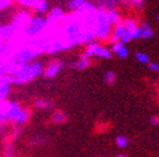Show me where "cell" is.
<instances>
[{"label":"cell","mask_w":159,"mask_h":157,"mask_svg":"<svg viewBox=\"0 0 159 157\" xmlns=\"http://www.w3.org/2000/svg\"><path fill=\"white\" fill-rule=\"evenodd\" d=\"M135 58L137 59V62H139L140 64H149L150 63V58L149 56L144 53V52H137L135 54Z\"/></svg>","instance_id":"8fae6325"},{"label":"cell","mask_w":159,"mask_h":157,"mask_svg":"<svg viewBox=\"0 0 159 157\" xmlns=\"http://www.w3.org/2000/svg\"><path fill=\"white\" fill-rule=\"evenodd\" d=\"M128 54H129V51H128V49L126 47V45H124V46L120 49V51L117 53V56L119 57L120 59H125L127 56H128Z\"/></svg>","instance_id":"2e32d148"},{"label":"cell","mask_w":159,"mask_h":157,"mask_svg":"<svg viewBox=\"0 0 159 157\" xmlns=\"http://www.w3.org/2000/svg\"><path fill=\"white\" fill-rule=\"evenodd\" d=\"M130 36H132V40H138L142 37V30H140V27H137L135 30L130 31Z\"/></svg>","instance_id":"9a60e30c"},{"label":"cell","mask_w":159,"mask_h":157,"mask_svg":"<svg viewBox=\"0 0 159 157\" xmlns=\"http://www.w3.org/2000/svg\"><path fill=\"white\" fill-rule=\"evenodd\" d=\"M95 18V40L99 43L107 42L108 37L112 34L113 25L107 19L106 12L103 10H97Z\"/></svg>","instance_id":"3957f363"},{"label":"cell","mask_w":159,"mask_h":157,"mask_svg":"<svg viewBox=\"0 0 159 157\" xmlns=\"http://www.w3.org/2000/svg\"><path fill=\"white\" fill-rule=\"evenodd\" d=\"M123 23H124L127 31H133V30H135L137 27H139L137 20L133 19V18H127V19H125L124 21H123Z\"/></svg>","instance_id":"30bf717a"},{"label":"cell","mask_w":159,"mask_h":157,"mask_svg":"<svg viewBox=\"0 0 159 157\" xmlns=\"http://www.w3.org/2000/svg\"><path fill=\"white\" fill-rule=\"evenodd\" d=\"M115 143H116V145L119 148H125L128 145V138L126 136H124V135H119L116 138Z\"/></svg>","instance_id":"4fadbf2b"},{"label":"cell","mask_w":159,"mask_h":157,"mask_svg":"<svg viewBox=\"0 0 159 157\" xmlns=\"http://www.w3.org/2000/svg\"><path fill=\"white\" fill-rule=\"evenodd\" d=\"M106 15H107V19H108V21L111 22V24L112 25L118 24V23L123 22L122 18H120V15H119V12L116 9H113V10L107 11Z\"/></svg>","instance_id":"52a82bcc"},{"label":"cell","mask_w":159,"mask_h":157,"mask_svg":"<svg viewBox=\"0 0 159 157\" xmlns=\"http://www.w3.org/2000/svg\"><path fill=\"white\" fill-rule=\"evenodd\" d=\"M67 120V117L63 111L61 110H55L54 112L52 113L51 116V121L55 124H62V123H65Z\"/></svg>","instance_id":"ba28073f"},{"label":"cell","mask_w":159,"mask_h":157,"mask_svg":"<svg viewBox=\"0 0 159 157\" xmlns=\"http://www.w3.org/2000/svg\"><path fill=\"white\" fill-rule=\"evenodd\" d=\"M120 3L135 10H142L145 7V0H120Z\"/></svg>","instance_id":"5b68a950"},{"label":"cell","mask_w":159,"mask_h":157,"mask_svg":"<svg viewBox=\"0 0 159 157\" xmlns=\"http://www.w3.org/2000/svg\"><path fill=\"white\" fill-rule=\"evenodd\" d=\"M139 27H140V30H142V39L148 40V39H152V37L155 35L154 29L150 27V24H149L148 22L142 23Z\"/></svg>","instance_id":"8992f818"},{"label":"cell","mask_w":159,"mask_h":157,"mask_svg":"<svg viewBox=\"0 0 159 157\" xmlns=\"http://www.w3.org/2000/svg\"><path fill=\"white\" fill-rule=\"evenodd\" d=\"M118 3H120V0H96L94 5L96 6L97 10H103L107 12L109 10L116 9Z\"/></svg>","instance_id":"277c9868"},{"label":"cell","mask_w":159,"mask_h":157,"mask_svg":"<svg viewBox=\"0 0 159 157\" xmlns=\"http://www.w3.org/2000/svg\"><path fill=\"white\" fill-rule=\"evenodd\" d=\"M125 32H126V28H125L124 23L122 22V23H118V24L113 25L112 34H111V35L115 36L119 41V40H120V37L125 34Z\"/></svg>","instance_id":"9c48e42d"},{"label":"cell","mask_w":159,"mask_h":157,"mask_svg":"<svg viewBox=\"0 0 159 157\" xmlns=\"http://www.w3.org/2000/svg\"><path fill=\"white\" fill-rule=\"evenodd\" d=\"M119 41L122 42V43L124 45H126L127 43H129V42L132 41V36H130V31H127V30H126L125 34L123 35L122 37H120V40H119Z\"/></svg>","instance_id":"e0dca14e"},{"label":"cell","mask_w":159,"mask_h":157,"mask_svg":"<svg viewBox=\"0 0 159 157\" xmlns=\"http://www.w3.org/2000/svg\"><path fill=\"white\" fill-rule=\"evenodd\" d=\"M148 67L150 70L156 71L157 74H159V64L158 63H155V62H150L148 64Z\"/></svg>","instance_id":"ac0fdd59"},{"label":"cell","mask_w":159,"mask_h":157,"mask_svg":"<svg viewBox=\"0 0 159 157\" xmlns=\"http://www.w3.org/2000/svg\"><path fill=\"white\" fill-rule=\"evenodd\" d=\"M25 2L22 0H9L0 7V30L8 29L15 25L21 15L25 13Z\"/></svg>","instance_id":"7a4b0ae2"},{"label":"cell","mask_w":159,"mask_h":157,"mask_svg":"<svg viewBox=\"0 0 159 157\" xmlns=\"http://www.w3.org/2000/svg\"><path fill=\"white\" fill-rule=\"evenodd\" d=\"M25 65L30 68H38L44 76H53L64 66L57 52H42L30 57Z\"/></svg>","instance_id":"6da1fadb"},{"label":"cell","mask_w":159,"mask_h":157,"mask_svg":"<svg viewBox=\"0 0 159 157\" xmlns=\"http://www.w3.org/2000/svg\"><path fill=\"white\" fill-rule=\"evenodd\" d=\"M150 123L152 125H159V117L158 116H152L150 118Z\"/></svg>","instance_id":"d6986e66"},{"label":"cell","mask_w":159,"mask_h":157,"mask_svg":"<svg viewBox=\"0 0 159 157\" xmlns=\"http://www.w3.org/2000/svg\"><path fill=\"white\" fill-rule=\"evenodd\" d=\"M124 46V44H123L122 42L120 41H118V42H116V43H114V44H112V46H111V52L112 53H114V54H117L119 51H120V49Z\"/></svg>","instance_id":"5bb4252c"},{"label":"cell","mask_w":159,"mask_h":157,"mask_svg":"<svg viewBox=\"0 0 159 157\" xmlns=\"http://www.w3.org/2000/svg\"><path fill=\"white\" fill-rule=\"evenodd\" d=\"M116 80V74H115V71L113 70H108L105 73L104 75V81L107 83V85H113Z\"/></svg>","instance_id":"7c38bea8"},{"label":"cell","mask_w":159,"mask_h":157,"mask_svg":"<svg viewBox=\"0 0 159 157\" xmlns=\"http://www.w3.org/2000/svg\"><path fill=\"white\" fill-rule=\"evenodd\" d=\"M116 157H127V156L125 154H117Z\"/></svg>","instance_id":"ffe728a7"},{"label":"cell","mask_w":159,"mask_h":157,"mask_svg":"<svg viewBox=\"0 0 159 157\" xmlns=\"http://www.w3.org/2000/svg\"><path fill=\"white\" fill-rule=\"evenodd\" d=\"M157 21H158V22H159V15H157Z\"/></svg>","instance_id":"44dd1931"}]
</instances>
